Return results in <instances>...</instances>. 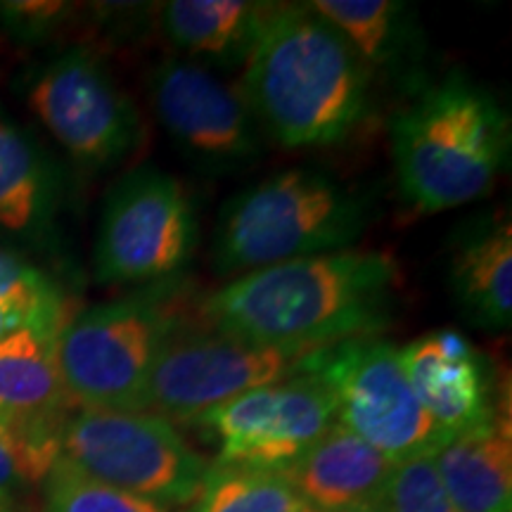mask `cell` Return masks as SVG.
Segmentation results:
<instances>
[{"mask_svg": "<svg viewBox=\"0 0 512 512\" xmlns=\"http://www.w3.org/2000/svg\"><path fill=\"white\" fill-rule=\"evenodd\" d=\"M399 280L389 254L342 249L242 273L204 299L202 318L261 347L316 351L375 337L392 318Z\"/></svg>", "mask_w": 512, "mask_h": 512, "instance_id": "6da1fadb", "label": "cell"}, {"mask_svg": "<svg viewBox=\"0 0 512 512\" xmlns=\"http://www.w3.org/2000/svg\"><path fill=\"white\" fill-rule=\"evenodd\" d=\"M373 74L309 3H271L242 64L240 95L280 147L347 140L366 119Z\"/></svg>", "mask_w": 512, "mask_h": 512, "instance_id": "7a4b0ae2", "label": "cell"}, {"mask_svg": "<svg viewBox=\"0 0 512 512\" xmlns=\"http://www.w3.org/2000/svg\"><path fill=\"white\" fill-rule=\"evenodd\" d=\"M403 200L420 214L489 195L510 157V117L494 93L463 74L425 86L392 119Z\"/></svg>", "mask_w": 512, "mask_h": 512, "instance_id": "3957f363", "label": "cell"}, {"mask_svg": "<svg viewBox=\"0 0 512 512\" xmlns=\"http://www.w3.org/2000/svg\"><path fill=\"white\" fill-rule=\"evenodd\" d=\"M368 226V204L335 178L290 169L249 185L223 204L214 230V268L242 275L349 249Z\"/></svg>", "mask_w": 512, "mask_h": 512, "instance_id": "277c9868", "label": "cell"}, {"mask_svg": "<svg viewBox=\"0 0 512 512\" xmlns=\"http://www.w3.org/2000/svg\"><path fill=\"white\" fill-rule=\"evenodd\" d=\"M181 328L174 280L95 304L62 323L57 368L76 408L145 411V392L159 354Z\"/></svg>", "mask_w": 512, "mask_h": 512, "instance_id": "5b68a950", "label": "cell"}, {"mask_svg": "<svg viewBox=\"0 0 512 512\" xmlns=\"http://www.w3.org/2000/svg\"><path fill=\"white\" fill-rule=\"evenodd\" d=\"M60 458L166 508L195 501L209 470L176 425L147 411L74 408L60 432Z\"/></svg>", "mask_w": 512, "mask_h": 512, "instance_id": "8992f818", "label": "cell"}, {"mask_svg": "<svg viewBox=\"0 0 512 512\" xmlns=\"http://www.w3.org/2000/svg\"><path fill=\"white\" fill-rule=\"evenodd\" d=\"M297 368L328 384L337 403V425L392 463L432 456L448 439L420 406L399 347L387 339L356 337L309 351Z\"/></svg>", "mask_w": 512, "mask_h": 512, "instance_id": "52a82bcc", "label": "cell"}, {"mask_svg": "<svg viewBox=\"0 0 512 512\" xmlns=\"http://www.w3.org/2000/svg\"><path fill=\"white\" fill-rule=\"evenodd\" d=\"M197 247V219L174 176L140 166L114 185L95 238V278L105 285L174 280Z\"/></svg>", "mask_w": 512, "mask_h": 512, "instance_id": "ba28073f", "label": "cell"}, {"mask_svg": "<svg viewBox=\"0 0 512 512\" xmlns=\"http://www.w3.org/2000/svg\"><path fill=\"white\" fill-rule=\"evenodd\" d=\"M27 100L50 136L86 169H110L140 143L136 102L88 48L64 50L43 64L31 76Z\"/></svg>", "mask_w": 512, "mask_h": 512, "instance_id": "9c48e42d", "label": "cell"}, {"mask_svg": "<svg viewBox=\"0 0 512 512\" xmlns=\"http://www.w3.org/2000/svg\"><path fill=\"white\" fill-rule=\"evenodd\" d=\"M306 354L261 347L211 328H178L152 368L145 411L171 425H195L223 403L294 375Z\"/></svg>", "mask_w": 512, "mask_h": 512, "instance_id": "30bf717a", "label": "cell"}, {"mask_svg": "<svg viewBox=\"0 0 512 512\" xmlns=\"http://www.w3.org/2000/svg\"><path fill=\"white\" fill-rule=\"evenodd\" d=\"M330 387L309 370L223 403L200 422L219 444L221 465L285 472L335 425Z\"/></svg>", "mask_w": 512, "mask_h": 512, "instance_id": "8fae6325", "label": "cell"}, {"mask_svg": "<svg viewBox=\"0 0 512 512\" xmlns=\"http://www.w3.org/2000/svg\"><path fill=\"white\" fill-rule=\"evenodd\" d=\"M150 95L159 124L202 169L226 174L259 157V126L245 98L204 64L185 57L159 62Z\"/></svg>", "mask_w": 512, "mask_h": 512, "instance_id": "7c38bea8", "label": "cell"}, {"mask_svg": "<svg viewBox=\"0 0 512 512\" xmlns=\"http://www.w3.org/2000/svg\"><path fill=\"white\" fill-rule=\"evenodd\" d=\"M57 332L19 328L0 339V427L19 439L43 475L60 458V432L76 408L57 368Z\"/></svg>", "mask_w": 512, "mask_h": 512, "instance_id": "4fadbf2b", "label": "cell"}, {"mask_svg": "<svg viewBox=\"0 0 512 512\" xmlns=\"http://www.w3.org/2000/svg\"><path fill=\"white\" fill-rule=\"evenodd\" d=\"M399 354L420 406L446 437L498 418L494 368L465 335L427 332L399 347Z\"/></svg>", "mask_w": 512, "mask_h": 512, "instance_id": "5bb4252c", "label": "cell"}, {"mask_svg": "<svg viewBox=\"0 0 512 512\" xmlns=\"http://www.w3.org/2000/svg\"><path fill=\"white\" fill-rule=\"evenodd\" d=\"M394 465L335 422L283 475L313 512H361L380 508Z\"/></svg>", "mask_w": 512, "mask_h": 512, "instance_id": "9a60e30c", "label": "cell"}, {"mask_svg": "<svg viewBox=\"0 0 512 512\" xmlns=\"http://www.w3.org/2000/svg\"><path fill=\"white\" fill-rule=\"evenodd\" d=\"M448 287L475 328L512 323V226L505 216H479L451 242Z\"/></svg>", "mask_w": 512, "mask_h": 512, "instance_id": "2e32d148", "label": "cell"}, {"mask_svg": "<svg viewBox=\"0 0 512 512\" xmlns=\"http://www.w3.org/2000/svg\"><path fill=\"white\" fill-rule=\"evenodd\" d=\"M432 463L458 512H512L510 425L501 415L448 437Z\"/></svg>", "mask_w": 512, "mask_h": 512, "instance_id": "e0dca14e", "label": "cell"}, {"mask_svg": "<svg viewBox=\"0 0 512 512\" xmlns=\"http://www.w3.org/2000/svg\"><path fill=\"white\" fill-rule=\"evenodd\" d=\"M271 3L252 0H171L159 10L162 31L185 60L245 64Z\"/></svg>", "mask_w": 512, "mask_h": 512, "instance_id": "ac0fdd59", "label": "cell"}, {"mask_svg": "<svg viewBox=\"0 0 512 512\" xmlns=\"http://www.w3.org/2000/svg\"><path fill=\"white\" fill-rule=\"evenodd\" d=\"M57 211V176L46 152L0 107V228L46 240Z\"/></svg>", "mask_w": 512, "mask_h": 512, "instance_id": "d6986e66", "label": "cell"}, {"mask_svg": "<svg viewBox=\"0 0 512 512\" xmlns=\"http://www.w3.org/2000/svg\"><path fill=\"white\" fill-rule=\"evenodd\" d=\"M318 12L349 48L361 57L368 72L396 74L413 60L411 10L396 0H311Z\"/></svg>", "mask_w": 512, "mask_h": 512, "instance_id": "ffe728a7", "label": "cell"}, {"mask_svg": "<svg viewBox=\"0 0 512 512\" xmlns=\"http://www.w3.org/2000/svg\"><path fill=\"white\" fill-rule=\"evenodd\" d=\"M190 512H313L283 472L245 465L209 467Z\"/></svg>", "mask_w": 512, "mask_h": 512, "instance_id": "44dd1931", "label": "cell"}, {"mask_svg": "<svg viewBox=\"0 0 512 512\" xmlns=\"http://www.w3.org/2000/svg\"><path fill=\"white\" fill-rule=\"evenodd\" d=\"M43 484V512H174L162 503L126 494L110 484L83 475L72 463L57 458Z\"/></svg>", "mask_w": 512, "mask_h": 512, "instance_id": "7402d4cb", "label": "cell"}, {"mask_svg": "<svg viewBox=\"0 0 512 512\" xmlns=\"http://www.w3.org/2000/svg\"><path fill=\"white\" fill-rule=\"evenodd\" d=\"M0 302L15 304L53 328H62L67 320L62 294L57 292L53 280L5 249H0Z\"/></svg>", "mask_w": 512, "mask_h": 512, "instance_id": "603a6c76", "label": "cell"}, {"mask_svg": "<svg viewBox=\"0 0 512 512\" xmlns=\"http://www.w3.org/2000/svg\"><path fill=\"white\" fill-rule=\"evenodd\" d=\"M380 512H458L437 475L432 456L396 463L380 501Z\"/></svg>", "mask_w": 512, "mask_h": 512, "instance_id": "cb8c5ba5", "label": "cell"}, {"mask_svg": "<svg viewBox=\"0 0 512 512\" xmlns=\"http://www.w3.org/2000/svg\"><path fill=\"white\" fill-rule=\"evenodd\" d=\"M46 477L29 451L0 427V512H10L19 491Z\"/></svg>", "mask_w": 512, "mask_h": 512, "instance_id": "d4e9b609", "label": "cell"}, {"mask_svg": "<svg viewBox=\"0 0 512 512\" xmlns=\"http://www.w3.org/2000/svg\"><path fill=\"white\" fill-rule=\"evenodd\" d=\"M69 5L64 3H3L0 5V17L12 34L31 41V38H43L50 29L67 17Z\"/></svg>", "mask_w": 512, "mask_h": 512, "instance_id": "484cf974", "label": "cell"}, {"mask_svg": "<svg viewBox=\"0 0 512 512\" xmlns=\"http://www.w3.org/2000/svg\"><path fill=\"white\" fill-rule=\"evenodd\" d=\"M19 328H50V330H60V328H53V325H46L41 323V320H36L34 316H29L27 311L19 309L15 304H8V302H0V339H5L12 332L19 330Z\"/></svg>", "mask_w": 512, "mask_h": 512, "instance_id": "4316f807", "label": "cell"}, {"mask_svg": "<svg viewBox=\"0 0 512 512\" xmlns=\"http://www.w3.org/2000/svg\"><path fill=\"white\" fill-rule=\"evenodd\" d=\"M361 512H380V510H361Z\"/></svg>", "mask_w": 512, "mask_h": 512, "instance_id": "83f0119b", "label": "cell"}]
</instances>
